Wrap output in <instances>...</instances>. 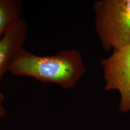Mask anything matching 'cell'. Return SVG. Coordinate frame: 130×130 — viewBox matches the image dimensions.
<instances>
[{
	"label": "cell",
	"mask_w": 130,
	"mask_h": 130,
	"mask_svg": "<svg viewBox=\"0 0 130 130\" xmlns=\"http://www.w3.org/2000/svg\"><path fill=\"white\" fill-rule=\"evenodd\" d=\"M20 0H0V39L21 19Z\"/></svg>",
	"instance_id": "5"
},
{
	"label": "cell",
	"mask_w": 130,
	"mask_h": 130,
	"mask_svg": "<svg viewBox=\"0 0 130 130\" xmlns=\"http://www.w3.org/2000/svg\"><path fill=\"white\" fill-rule=\"evenodd\" d=\"M27 31L26 22L21 19L0 39V83L14 57L23 48Z\"/></svg>",
	"instance_id": "4"
},
{
	"label": "cell",
	"mask_w": 130,
	"mask_h": 130,
	"mask_svg": "<svg viewBox=\"0 0 130 130\" xmlns=\"http://www.w3.org/2000/svg\"><path fill=\"white\" fill-rule=\"evenodd\" d=\"M96 31L105 51L130 43V0H100L94 3Z\"/></svg>",
	"instance_id": "2"
},
{
	"label": "cell",
	"mask_w": 130,
	"mask_h": 130,
	"mask_svg": "<svg viewBox=\"0 0 130 130\" xmlns=\"http://www.w3.org/2000/svg\"><path fill=\"white\" fill-rule=\"evenodd\" d=\"M105 90H117L121 95L119 110L130 111V43L101 60Z\"/></svg>",
	"instance_id": "3"
},
{
	"label": "cell",
	"mask_w": 130,
	"mask_h": 130,
	"mask_svg": "<svg viewBox=\"0 0 130 130\" xmlns=\"http://www.w3.org/2000/svg\"><path fill=\"white\" fill-rule=\"evenodd\" d=\"M86 71L81 54L77 50H61L56 54L39 56L23 48L11 63L9 72L70 89L77 85Z\"/></svg>",
	"instance_id": "1"
},
{
	"label": "cell",
	"mask_w": 130,
	"mask_h": 130,
	"mask_svg": "<svg viewBox=\"0 0 130 130\" xmlns=\"http://www.w3.org/2000/svg\"><path fill=\"white\" fill-rule=\"evenodd\" d=\"M4 98V94L1 91H0V119L3 118L6 114V109L3 104Z\"/></svg>",
	"instance_id": "6"
}]
</instances>
